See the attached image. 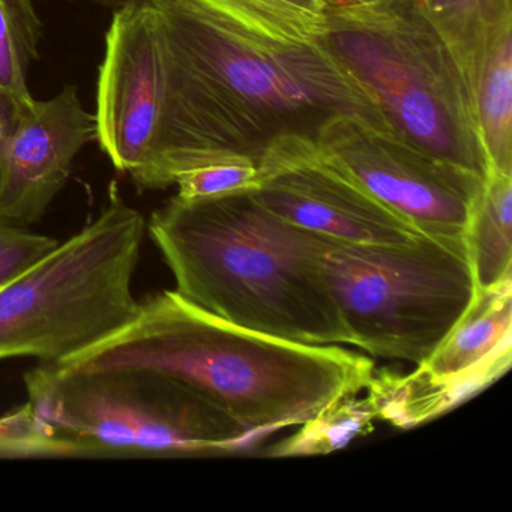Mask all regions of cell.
Returning <instances> with one entry per match:
<instances>
[{"mask_svg":"<svg viewBox=\"0 0 512 512\" xmlns=\"http://www.w3.org/2000/svg\"><path fill=\"white\" fill-rule=\"evenodd\" d=\"M163 34V145L137 190H164L185 170L227 158L259 163L284 137L316 140L355 116L391 133L370 95L325 43H283L236 25L197 0H152ZM392 134V133H391Z\"/></svg>","mask_w":512,"mask_h":512,"instance_id":"6da1fadb","label":"cell"},{"mask_svg":"<svg viewBox=\"0 0 512 512\" xmlns=\"http://www.w3.org/2000/svg\"><path fill=\"white\" fill-rule=\"evenodd\" d=\"M58 365L167 374L208 398L259 442L305 424L338 398L359 394L374 373V362L352 350L241 328L175 290L139 301L124 328Z\"/></svg>","mask_w":512,"mask_h":512,"instance_id":"7a4b0ae2","label":"cell"},{"mask_svg":"<svg viewBox=\"0 0 512 512\" xmlns=\"http://www.w3.org/2000/svg\"><path fill=\"white\" fill-rule=\"evenodd\" d=\"M148 233L190 304L271 337L349 344L323 272L329 238L278 217L253 190L172 197Z\"/></svg>","mask_w":512,"mask_h":512,"instance_id":"3957f363","label":"cell"},{"mask_svg":"<svg viewBox=\"0 0 512 512\" xmlns=\"http://www.w3.org/2000/svg\"><path fill=\"white\" fill-rule=\"evenodd\" d=\"M329 52L376 104L398 139L487 179L472 91L419 0L328 7Z\"/></svg>","mask_w":512,"mask_h":512,"instance_id":"277c9868","label":"cell"},{"mask_svg":"<svg viewBox=\"0 0 512 512\" xmlns=\"http://www.w3.org/2000/svg\"><path fill=\"white\" fill-rule=\"evenodd\" d=\"M146 233L113 182L92 223L0 287V361L62 364L124 328L139 310L133 280Z\"/></svg>","mask_w":512,"mask_h":512,"instance_id":"5b68a950","label":"cell"},{"mask_svg":"<svg viewBox=\"0 0 512 512\" xmlns=\"http://www.w3.org/2000/svg\"><path fill=\"white\" fill-rule=\"evenodd\" d=\"M25 386L38 416L82 457H203L259 443L208 398L158 371L38 364Z\"/></svg>","mask_w":512,"mask_h":512,"instance_id":"8992f818","label":"cell"},{"mask_svg":"<svg viewBox=\"0 0 512 512\" xmlns=\"http://www.w3.org/2000/svg\"><path fill=\"white\" fill-rule=\"evenodd\" d=\"M323 272L349 344L424 364L475 301L466 239L422 235L392 245L329 239Z\"/></svg>","mask_w":512,"mask_h":512,"instance_id":"52a82bcc","label":"cell"},{"mask_svg":"<svg viewBox=\"0 0 512 512\" xmlns=\"http://www.w3.org/2000/svg\"><path fill=\"white\" fill-rule=\"evenodd\" d=\"M316 145L329 163L422 235L466 239L485 179L355 116L331 119Z\"/></svg>","mask_w":512,"mask_h":512,"instance_id":"ba28073f","label":"cell"},{"mask_svg":"<svg viewBox=\"0 0 512 512\" xmlns=\"http://www.w3.org/2000/svg\"><path fill=\"white\" fill-rule=\"evenodd\" d=\"M167 67L152 0L116 8L106 34L95 107L98 145L121 173L139 185L163 145Z\"/></svg>","mask_w":512,"mask_h":512,"instance_id":"9c48e42d","label":"cell"},{"mask_svg":"<svg viewBox=\"0 0 512 512\" xmlns=\"http://www.w3.org/2000/svg\"><path fill=\"white\" fill-rule=\"evenodd\" d=\"M254 196L278 217L325 238L358 245L404 244L419 235L361 185L329 163L308 137L266 149Z\"/></svg>","mask_w":512,"mask_h":512,"instance_id":"30bf717a","label":"cell"},{"mask_svg":"<svg viewBox=\"0 0 512 512\" xmlns=\"http://www.w3.org/2000/svg\"><path fill=\"white\" fill-rule=\"evenodd\" d=\"M95 139L94 115L76 86L25 104L0 164V221L38 223L67 184L77 155Z\"/></svg>","mask_w":512,"mask_h":512,"instance_id":"8fae6325","label":"cell"},{"mask_svg":"<svg viewBox=\"0 0 512 512\" xmlns=\"http://www.w3.org/2000/svg\"><path fill=\"white\" fill-rule=\"evenodd\" d=\"M511 359L512 277L478 290L439 349L418 367L448 380L466 401L502 377Z\"/></svg>","mask_w":512,"mask_h":512,"instance_id":"7c38bea8","label":"cell"},{"mask_svg":"<svg viewBox=\"0 0 512 512\" xmlns=\"http://www.w3.org/2000/svg\"><path fill=\"white\" fill-rule=\"evenodd\" d=\"M466 244L478 290L512 277V175L488 172Z\"/></svg>","mask_w":512,"mask_h":512,"instance_id":"4fadbf2b","label":"cell"},{"mask_svg":"<svg viewBox=\"0 0 512 512\" xmlns=\"http://www.w3.org/2000/svg\"><path fill=\"white\" fill-rule=\"evenodd\" d=\"M454 53L475 100L488 46L512 23V0H419Z\"/></svg>","mask_w":512,"mask_h":512,"instance_id":"5bb4252c","label":"cell"},{"mask_svg":"<svg viewBox=\"0 0 512 512\" xmlns=\"http://www.w3.org/2000/svg\"><path fill=\"white\" fill-rule=\"evenodd\" d=\"M475 109L488 172L512 175V23L485 53L475 89Z\"/></svg>","mask_w":512,"mask_h":512,"instance_id":"9a60e30c","label":"cell"},{"mask_svg":"<svg viewBox=\"0 0 512 512\" xmlns=\"http://www.w3.org/2000/svg\"><path fill=\"white\" fill-rule=\"evenodd\" d=\"M236 25L283 43L316 44L326 37L325 0H197Z\"/></svg>","mask_w":512,"mask_h":512,"instance_id":"2e32d148","label":"cell"},{"mask_svg":"<svg viewBox=\"0 0 512 512\" xmlns=\"http://www.w3.org/2000/svg\"><path fill=\"white\" fill-rule=\"evenodd\" d=\"M377 419L370 398L358 394L338 398L320 410L313 419L299 425V430L272 446L269 457H311L346 448L356 437L373 430Z\"/></svg>","mask_w":512,"mask_h":512,"instance_id":"e0dca14e","label":"cell"},{"mask_svg":"<svg viewBox=\"0 0 512 512\" xmlns=\"http://www.w3.org/2000/svg\"><path fill=\"white\" fill-rule=\"evenodd\" d=\"M43 22L34 0H0V88L23 103L34 100L28 76L40 58Z\"/></svg>","mask_w":512,"mask_h":512,"instance_id":"ac0fdd59","label":"cell"},{"mask_svg":"<svg viewBox=\"0 0 512 512\" xmlns=\"http://www.w3.org/2000/svg\"><path fill=\"white\" fill-rule=\"evenodd\" d=\"M77 458L79 448L59 437L31 403L0 416V458Z\"/></svg>","mask_w":512,"mask_h":512,"instance_id":"d6986e66","label":"cell"},{"mask_svg":"<svg viewBox=\"0 0 512 512\" xmlns=\"http://www.w3.org/2000/svg\"><path fill=\"white\" fill-rule=\"evenodd\" d=\"M173 185L182 199H205L238 191L254 190L259 185V167L247 158H227L185 170Z\"/></svg>","mask_w":512,"mask_h":512,"instance_id":"ffe728a7","label":"cell"},{"mask_svg":"<svg viewBox=\"0 0 512 512\" xmlns=\"http://www.w3.org/2000/svg\"><path fill=\"white\" fill-rule=\"evenodd\" d=\"M58 244L50 236L0 221V287L40 262Z\"/></svg>","mask_w":512,"mask_h":512,"instance_id":"44dd1931","label":"cell"},{"mask_svg":"<svg viewBox=\"0 0 512 512\" xmlns=\"http://www.w3.org/2000/svg\"><path fill=\"white\" fill-rule=\"evenodd\" d=\"M25 104L28 103L17 100L10 92L0 88V164L4 160L8 143H10L17 125H19L20 116H22Z\"/></svg>","mask_w":512,"mask_h":512,"instance_id":"7402d4cb","label":"cell"},{"mask_svg":"<svg viewBox=\"0 0 512 512\" xmlns=\"http://www.w3.org/2000/svg\"><path fill=\"white\" fill-rule=\"evenodd\" d=\"M88 2H92V4L101 5V7L119 8L124 7V5L130 4V2H134V0H88Z\"/></svg>","mask_w":512,"mask_h":512,"instance_id":"603a6c76","label":"cell"},{"mask_svg":"<svg viewBox=\"0 0 512 512\" xmlns=\"http://www.w3.org/2000/svg\"><path fill=\"white\" fill-rule=\"evenodd\" d=\"M362 0H325L326 7H343V5L358 4Z\"/></svg>","mask_w":512,"mask_h":512,"instance_id":"cb8c5ba5","label":"cell"}]
</instances>
